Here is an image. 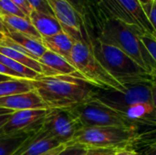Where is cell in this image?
Masks as SVG:
<instances>
[{"mask_svg": "<svg viewBox=\"0 0 156 155\" xmlns=\"http://www.w3.org/2000/svg\"><path fill=\"white\" fill-rule=\"evenodd\" d=\"M27 1L30 4L31 7L33 8V10H37L45 14L54 16V13L47 0H27Z\"/></svg>", "mask_w": 156, "mask_h": 155, "instance_id": "obj_27", "label": "cell"}, {"mask_svg": "<svg viewBox=\"0 0 156 155\" xmlns=\"http://www.w3.org/2000/svg\"><path fill=\"white\" fill-rule=\"evenodd\" d=\"M66 147V145H59L58 147H57V148H55V149H53L52 151H50V152H48V153H46L45 154H42V155H58L64 148Z\"/></svg>", "mask_w": 156, "mask_h": 155, "instance_id": "obj_35", "label": "cell"}, {"mask_svg": "<svg viewBox=\"0 0 156 155\" xmlns=\"http://www.w3.org/2000/svg\"><path fill=\"white\" fill-rule=\"evenodd\" d=\"M152 100H153V105L156 111V80L154 81L152 85Z\"/></svg>", "mask_w": 156, "mask_h": 155, "instance_id": "obj_36", "label": "cell"}, {"mask_svg": "<svg viewBox=\"0 0 156 155\" xmlns=\"http://www.w3.org/2000/svg\"><path fill=\"white\" fill-rule=\"evenodd\" d=\"M38 61L43 66V76H71L86 80L70 62L50 50H47Z\"/></svg>", "mask_w": 156, "mask_h": 155, "instance_id": "obj_12", "label": "cell"}, {"mask_svg": "<svg viewBox=\"0 0 156 155\" xmlns=\"http://www.w3.org/2000/svg\"><path fill=\"white\" fill-rule=\"evenodd\" d=\"M42 42L48 50H50L71 63V51L74 40L64 31L57 35L42 37Z\"/></svg>", "mask_w": 156, "mask_h": 155, "instance_id": "obj_15", "label": "cell"}, {"mask_svg": "<svg viewBox=\"0 0 156 155\" xmlns=\"http://www.w3.org/2000/svg\"><path fill=\"white\" fill-rule=\"evenodd\" d=\"M0 16H16L21 17H27L26 14L11 0L0 1Z\"/></svg>", "mask_w": 156, "mask_h": 155, "instance_id": "obj_23", "label": "cell"}, {"mask_svg": "<svg viewBox=\"0 0 156 155\" xmlns=\"http://www.w3.org/2000/svg\"><path fill=\"white\" fill-rule=\"evenodd\" d=\"M48 109H72L94 97L97 88L71 76H41L31 80Z\"/></svg>", "mask_w": 156, "mask_h": 155, "instance_id": "obj_2", "label": "cell"}, {"mask_svg": "<svg viewBox=\"0 0 156 155\" xmlns=\"http://www.w3.org/2000/svg\"><path fill=\"white\" fill-rule=\"evenodd\" d=\"M82 128L83 126L69 109H48L42 123V129L64 145L69 144Z\"/></svg>", "mask_w": 156, "mask_h": 155, "instance_id": "obj_8", "label": "cell"}, {"mask_svg": "<svg viewBox=\"0 0 156 155\" xmlns=\"http://www.w3.org/2000/svg\"><path fill=\"white\" fill-rule=\"evenodd\" d=\"M0 32L3 33L4 35H5V33H6V26H5V25L4 23L1 16H0Z\"/></svg>", "mask_w": 156, "mask_h": 155, "instance_id": "obj_37", "label": "cell"}, {"mask_svg": "<svg viewBox=\"0 0 156 155\" xmlns=\"http://www.w3.org/2000/svg\"><path fill=\"white\" fill-rule=\"evenodd\" d=\"M11 1H13L26 14V16L29 18V15L32 12L33 8L31 7V5L27 0H11Z\"/></svg>", "mask_w": 156, "mask_h": 155, "instance_id": "obj_30", "label": "cell"}, {"mask_svg": "<svg viewBox=\"0 0 156 155\" xmlns=\"http://www.w3.org/2000/svg\"><path fill=\"white\" fill-rule=\"evenodd\" d=\"M143 8L147 16V17L149 18L154 31L156 32V3L153 0L151 3L144 5Z\"/></svg>", "mask_w": 156, "mask_h": 155, "instance_id": "obj_29", "label": "cell"}, {"mask_svg": "<svg viewBox=\"0 0 156 155\" xmlns=\"http://www.w3.org/2000/svg\"><path fill=\"white\" fill-rule=\"evenodd\" d=\"M86 30L90 38L95 37L120 48L156 80V63L141 39V36L147 33L140 27L120 20H106L99 21Z\"/></svg>", "mask_w": 156, "mask_h": 155, "instance_id": "obj_1", "label": "cell"}, {"mask_svg": "<svg viewBox=\"0 0 156 155\" xmlns=\"http://www.w3.org/2000/svg\"><path fill=\"white\" fill-rule=\"evenodd\" d=\"M33 133V132H32ZM31 133L0 135V155H12Z\"/></svg>", "mask_w": 156, "mask_h": 155, "instance_id": "obj_21", "label": "cell"}, {"mask_svg": "<svg viewBox=\"0 0 156 155\" xmlns=\"http://www.w3.org/2000/svg\"><path fill=\"white\" fill-rule=\"evenodd\" d=\"M89 149L78 143L68 144L58 155H87Z\"/></svg>", "mask_w": 156, "mask_h": 155, "instance_id": "obj_24", "label": "cell"}, {"mask_svg": "<svg viewBox=\"0 0 156 155\" xmlns=\"http://www.w3.org/2000/svg\"><path fill=\"white\" fill-rule=\"evenodd\" d=\"M0 75L6 76V77L12 78V79H22V78H20L19 75H17L16 72L12 71L10 69H8L6 66H5L1 62H0Z\"/></svg>", "mask_w": 156, "mask_h": 155, "instance_id": "obj_32", "label": "cell"}, {"mask_svg": "<svg viewBox=\"0 0 156 155\" xmlns=\"http://www.w3.org/2000/svg\"><path fill=\"white\" fill-rule=\"evenodd\" d=\"M69 110L76 116L83 128L122 127L138 129L123 115L103 104L94 97L88 101Z\"/></svg>", "mask_w": 156, "mask_h": 155, "instance_id": "obj_6", "label": "cell"}, {"mask_svg": "<svg viewBox=\"0 0 156 155\" xmlns=\"http://www.w3.org/2000/svg\"><path fill=\"white\" fill-rule=\"evenodd\" d=\"M5 36L8 37L13 41L17 43L24 49H26L34 58H36L37 60L48 50L47 48L44 46L42 40H38V39L29 37L27 35L19 33L11 28L6 27V33Z\"/></svg>", "mask_w": 156, "mask_h": 155, "instance_id": "obj_16", "label": "cell"}, {"mask_svg": "<svg viewBox=\"0 0 156 155\" xmlns=\"http://www.w3.org/2000/svg\"><path fill=\"white\" fill-rule=\"evenodd\" d=\"M68 1L84 18L89 13L90 9V0H66Z\"/></svg>", "mask_w": 156, "mask_h": 155, "instance_id": "obj_28", "label": "cell"}, {"mask_svg": "<svg viewBox=\"0 0 156 155\" xmlns=\"http://www.w3.org/2000/svg\"><path fill=\"white\" fill-rule=\"evenodd\" d=\"M47 110H27L15 111L0 129V135L32 133L42 127Z\"/></svg>", "mask_w": 156, "mask_h": 155, "instance_id": "obj_10", "label": "cell"}, {"mask_svg": "<svg viewBox=\"0 0 156 155\" xmlns=\"http://www.w3.org/2000/svg\"><path fill=\"white\" fill-rule=\"evenodd\" d=\"M141 4H142V5H146V4H149V3H151L153 0H138Z\"/></svg>", "mask_w": 156, "mask_h": 155, "instance_id": "obj_38", "label": "cell"}, {"mask_svg": "<svg viewBox=\"0 0 156 155\" xmlns=\"http://www.w3.org/2000/svg\"><path fill=\"white\" fill-rule=\"evenodd\" d=\"M90 47L95 58L123 86L142 82H154L155 80L120 48L103 43L95 37H90Z\"/></svg>", "mask_w": 156, "mask_h": 155, "instance_id": "obj_3", "label": "cell"}, {"mask_svg": "<svg viewBox=\"0 0 156 155\" xmlns=\"http://www.w3.org/2000/svg\"><path fill=\"white\" fill-rule=\"evenodd\" d=\"M0 62L3 63L5 66H6L8 69H10L12 71L16 72L17 75L20 76V78L25 79H29V80H34L38 78H40L42 75L37 73L36 71L25 67L24 65L16 62V60L3 55L0 53Z\"/></svg>", "mask_w": 156, "mask_h": 155, "instance_id": "obj_22", "label": "cell"}, {"mask_svg": "<svg viewBox=\"0 0 156 155\" xmlns=\"http://www.w3.org/2000/svg\"><path fill=\"white\" fill-rule=\"evenodd\" d=\"M29 19L42 37H51L63 32L60 23L54 16L37 10H32L29 15Z\"/></svg>", "mask_w": 156, "mask_h": 155, "instance_id": "obj_14", "label": "cell"}, {"mask_svg": "<svg viewBox=\"0 0 156 155\" xmlns=\"http://www.w3.org/2000/svg\"><path fill=\"white\" fill-rule=\"evenodd\" d=\"M4 37H5V35H4L3 33H1V32H0V42L4 39Z\"/></svg>", "mask_w": 156, "mask_h": 155, "instance_id": "obj_40", "label": "cell"}, {"mask_svg": "<svg viewBox=\"0 0 156 155\" xmlns=\"http://www.w3.org/2000/svg\"><path fill=\"white\" fill-rule=\"evenodd\" d=\"M0 53L16 60V62L24 65L25 67L36 71L38 74L44 75L43 66L41 65V63L38 60L32 58L31 56H29L24 52H21L19 50L14 49L9 47L2 46V45H0Z\"/></svg>", "mask_w": 156, "mask_h": 155, "instance_id": "obj_19", "label": "cell"}, {"mask_svg": "<svg viewBox=\"0 0 156 155\" xmlns=\"http://www.w3.org/2000/svg\"><path fill=\"white\" fill-rule=\"evenodd\" d=\"M142 143H144V146L140 155H156V135L144 138L139 145Z\"/></svg>", "mask_w": 156, "mask_h": 155, "instance_id": "obj_25", "label": "cell"}, {"mask_svg": "<svg viewBox=\"0 0 156 155\" xmlns=\"http://www.w3.org/2000/svg\"><path fill=\"white\" fill-rule=\"evenodd\" d=\"M122 7L128 12V14L135 21L136 25L143 29L145 33L153 36L156 38L154 31L149 18L147 17L142 4L138 0H119Z\"/></svg>", "mask_w": 156, "mask_h": 155, "instance_id": "obj_17", "label": "cell"}, {"mask_svg": "<svg viewBox=\"0 0 156 155\" xmlns=\"http://www.w3.org/2000/svg\"><path fill=\"white\" fill-rule=\"evenodd\" d=\"M12 78H9V77H6V76H3V75H0V81H4V80H7V79H10Z\"/></svg>", "mask_w": 156, "mask_h": 155, "instance_id": "obj_39", "label": "cell"}, {"mask_svg": "<svg viewBox=\"0 0 156 155\" xmlns=\"http://www.w3.org/2000/svg\"><path fill=\"white\" fill-rule=\"evenodd\" d=\"M34 90L31 80L25 79H10L0 81V98L27 92Z\"/></svg>", "mask_w": 156, "mask_h": 155, "instance_id": "obj_20", "label": "cell"}, {"mask_svg": "<svg viewBox=\"0 0 156 155\" xmlns=\"http://www.w3.org/2000/svg\"><path fill=\"white\" fill-rule=\"evenodd\" d=\"M1 17L6 27L11 28L19 33L27 35L38 40H42V37L34 27L29 18L16 16H2Z\"/></svg>", "mask_w": 156, "mask_h": 155, "instance_id": "obj_18", "label": "cell"}, {"mask_svg": "<svg viewBox=\"0 0 156 155\" xmlns=\"http://www.w3.org/2000/svg\"><path fill=\"white\" fill-rule=\"evenodd\" d=\"M116 151L109 149H89L87 155H115Z\"/></svg>", "mask_w": 156, "mask_h": 155, "instance_id": "obj_33", "label": "cell"}, {"mask_svg": "<svg viewBox=\"0 0 156 155\" xmlns=\"http://www.w3.org/2000/svg\"><path fill=\"white\" fill-rule=\"evenodd\" d=\"M47 1L53 11L55 17L60 23L63 31L74 41H81L90 46V37L81 15L66 0Z\"/></svg>", "mask_w": 156, "mask_h": 155, "instance_id": "obj_9", "label": "cell"}, {"mask_svg": "<svg viewBox=\"0 0 156 155\" xmlns=\"http://www.w3.org/2000/svg\"><path fill=\"white\" fill-rule=\"evenodd\" d=\"M143 136L144 133L138 129L90 127L80 130L69 144L78 143L88 149H133L140 144Z\"/></svg>", "mask_w": 156, "mask_h": 155, "instance_id": "obj_4", "label": "cell"}, {"mask_svg": "<svg viewBox=\"0 0 156 155\" xmlns=\"http://www.w3.org/2000/svg\"><path fill=\"white\" fill-rule=\"evenodd\" d=\"M71 64L80 71L84 79L98 90H120L125 89L99 62L90 47L81 41H75L71 51Z\"/></svg>", "mask_w": 156, "mask_h": 155, "instance_id": "obj_5", "label": "cell"}, {"mask_svg": "<svg viewBox=\"0 0 156 155\" xmlns=\"http://www.w3.org/2000/svg\"><path fill=\"white\" fill-rule=\"evenodd\" d=\"M0 107L14 111L48 109L47 104L35 90L0 98Z\"/></svg>", "mask_w": 156, "mask_h": 155, "instance_id": "obj_13", "label": "cell"}, {"mask_svg": "<svg viewBox=\"0 0 156 155\" xmlns=\"http://www.w3.org/2000/svg\"><path fill=\"white\" fill-rule=\"evenodd\" d=\"M153 83L154 82H142L124 85L125 89L122 91L97 89L94 98L111 108L136 104H153Z\"/></svg>", "mask_w": 156, "mask_h": 155, "instance_id": "obj_7", "label": "cell"}, {"mask_svg": "<svg viewBox=\"0 0 156 155\" xmlns=\"http://www.w3.org/2000/svg\"><path fill=\"white\" fill-rule=\"evenodd\" d=\"M0 1H1V0H0Z\"/></svg>", "mask_w": 156, "mask_h": 155, "instance_id": "obj_42", "label": "cell"}, {"mask_svg": "<svg viewBox=\"0 0 156 155\" xmlns=\"http://www.w3.org/2000/svg\"><path fill=\"white\" fill-rule=\"evenodd\" d=\"M115 155H140L139 153L134 151L133 149H121L115 152Z\"/></svg>", "mask_w": 156, "mask_h": 155, "instance_id": "obj_34", "label": "cell"}, {"mask_svg": "<svg viewBox=\"0 0 156 155\" xmlns=\"http://www.w3.org/2000/svg\"><path fill=\"white\" fill-rule=\"evenodd\" d=\"M14 112H15L14 111L0 107V129L7 122V121L11 118Z\"/></svg>", "mask_w": 156, "mask_h": 155, "instance_id": "obj_31", "label": "cell"}, {"mask_svg": "<svg viewBox=\"0 0 156 155\" xmlns=\"http://www.w3.org/2000/svg\"><path fill=\"white\" fill-rule=\"evenodd\" d=\"M154 2H155V3H156V0H154Z\"/></svg>", "mask_w": 156, "mask_h": 155, "instance_id": "obj_41", "label": "cell"}, {"mask_svg": "<svg viewBox=\"0 0 156 155\" xmlns=\"http://www.w3.org/2000/svg\"><path fill=\"white\" fill-rule=\"evenodd\" d=\"M59 145L62 144L41 127L39 130L31 133L12 155H42Z\"/></svg>", "mask_w": 156, "mask_h": 155, "instance_id": "obj_11", "label": "cell"}, {"mask_svg": "<svg viewBox=\"0 0 156 155\" xmlns=\"http://www.w3.org/2000/svg\"><path fill=\"white\" fill-rule=\"evenodd\" d=\"M141 39L156 63V38L149 34L141 36Z\"/></svg>", "mask_w": 156, "mask_h": 155, "instance_id": "obj_26", "label": "cell"}]
</instances>
